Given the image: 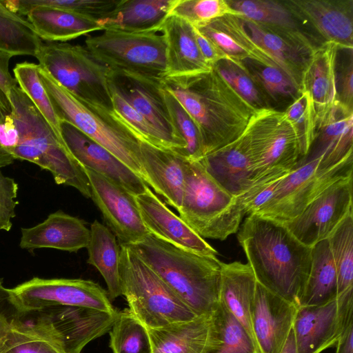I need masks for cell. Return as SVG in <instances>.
<instances>
[{"label":"cell","instance_id":"obj_13","mask_svg":"<svg viewBox=\"0 0 353 353\" xmlns=\"http://www.w3.org/2000/svg\"><path fill=\"white\" fill-rule=\"evenodd\" d=\"M9 291L10 301L19 314L57 305L88 307L110 314L117 312L107 291L90 280L34 277Z\"/></svg>","mask_w":353,"mask_h":353},{"label":"cell","instance_id":"obj_17","mask_svg":"<svg viewBox=\"0 0 353 353\" xmlns=\"http://www.w3.org/2000/svg\"><path fill=\"white\" fill-rule=\"evenodd\" d=\"M85 170L91 199L120 244H134L148 236L150 232L143 222L135 196L103 175L89 168Z\"/></svg>","mask_w":353,"mask_h":353},{"label":"cell","instance_id":"obj_51","mask_svg":"<svg viewBox=\"0 0 353 353\" xmlns=\"http://www.w3.org/2000/svg\"><path fill=\"white\" fill-rule=\"evenodd\" d=\"M19 185L14 179L5 176L0 170V230L8 232L16 216V200Z\"/></svg>","mask_w":353,"mask_h":353},{"label":"cell","instance_id":"obj_19","mask_svg":"<svg viewBox=\"0 0 353 353\" xmlns=\"http://www.w3.org/2000/svg\"><path fill=\"white\" fill-rule=\"evenodd\" d=\"M352 139L353 110L336 101L316 112L314 141L298 165L322 157L320 168L328 170L352 156Z\"/></svg>","mask_w":353,"mask_h":353},{"label":"cell","instance_id":"obj_53","mask_svg":"<svg viewBox=\"0 0 353 353\" xmlns=\"http://www.w3.org/2000/svg\"><path fill=\"white\" fill-rule=\"evenodd\" d=\"M193 30L200 52L209 65L213 66L221 60H229L227 56L210 39L203 34L199 29L193 27Z\"/></svg>","mask_w":353,"mask_h":353},{"label":"cell","instance_id":"obj_42","mask_svg":"<svg viewBox=\"0 0 353 353\" xmlns=\"http://www.w3.org/2000/svg\"><path fill=\"white\" fill-rule=\"evenodd\" d=\"M241 17L256 23L299 30L295 16L288 6L273 0H227Z\"/></svg>","mask_w":353,"mask_h":353},{"label":"cell","instance_id":"obj_12","mask_svg":"<svg viewBox=\"0 0 353 353\" xmlns=\"http://www.w3.org/2000/svg\"><path fill=\"white\" fill-rule=\"evenodd\" d=\"M19 314L63 353H81L88 343L110 330L118 312L110 314L88 307L57 305Z\"/></svg>","mask_w":353,"mask_h":353},{"label":"cell","instance_id":"obj_45","mask_svg":"<svg viewBox=\"0 0 353 353\" xmlns=\"http://www.w3.org/2000/svg\"><path fill=\"white\" fill-rule=\"evenodd\" d=\"M283 113L296 134L301 161L306 156L315 136L316 112L313 101L307 92H303Z\"/></svg>","mask_w":353,"mask_h":353},{"label":"cell","instance_id":"obj_43","mask_svg":"<svg viewBox=\"0 0 353 353\" xmlns=\"http://www.w3.org/2000/svg\"><path fill=\"white\" fill-rule=\"evenodd\" d=\"M162 92L176 134L185 143L184 149L178 154L190 161L201 160L204 155L201 138L196 123L170 92L163 87Z\"/></svg>","mask_w":353,"mask_h":353},{"label":"cell","instance_id":"obj_37","mask_svg":"<svg viewBox=\"0 0 353 353\" xmlns=\"http://www.w3.org/2000/svg\"><path fill=\"white\" fill-rule=\"evenodd\" d=\"M0 353H63L50 340L23 322L16 310L0 336Z\"/></svg>","mask_w":353,"mask_h":353},{"label":"cell","instance_id":"obj_10","mask_svg":"<svg viewBox=\"0 0 353 353\" xmlns=\"http://www.w3.org/2000/svg\"><path fill=\"white\" fill-rule=\"evenodd\" d=\"M250 137L254 183L284 175L301 160L296 134L283 112L272 108L260 109L251 118Z\"/></svg>","mask_w":353,"mask_h":353},{"label":"cell","instance_id":"obj_23","mask_svg":"<svg viewBox=\"0 0 353 353\" xmlns=\"http://www.w3.org/2000/svg\"><path fill=\"white\" fill-rule=\"evenodd\" d=\"M285 3L295 16L307 19L339 50L353 49L352 0H291Z\"/></svg>","mask_w":353,"mask_h":353},{"label":"cell","instance_id":"obj_22","mask_svg":"<svg viewBox=\"0 0 353 353\" xmlns=\"http://www.w3.org/2000/svg\"><path fill=\"white\" fill-rule=\"evenodd\" d=\"M143 222L150 234L183 249L216 256L217 251L161 201L149 187L135 196Z\"/></svg>","mask_w":353,"mask_h":353},{"label":"cell","instance_id":"obj_11","mask_svg":"<svg viewBox=\"0 0 353 353\" xmlns=\"http://www.w3.org/2000/svg\"><path fill=\"white\" fill-rule=\"evenodd\" d=\"M321 159L298 165L279 181L271 198L253 214L287 222L300 214L332 183L352 176V156L328 170L320 168Z\"/></svg>","mask_w":353,"mask_h":353},{"label":"cell","instance_id":"obj_4","mask_svg":"<svg viewBox=\"0 0 353 353\" xmlns=\"http://www.w3.org/2000/svg\"><path fill=\"white\" fill-rule=\"evenodd\" d=\"M40 80L60 121L72 124L104 147L147 184L141 139L114 111L76 97L39 65Z\"/></svg>","mask_w":353,"mask_h":353},{"label":"cell","instance_id":"obj_18","mask_svg":"<svg viewBox=\"0 0 353 353\" xmlns=\"http://www.w3.org/2000/svg\"><path fill=\"white\" fill-rule=\"evenodd\" d=\"M241 18L252 39L271 57L301 92L303 74L317 46L301 30L284 29Z\"/></svg>","mask_w":353,"mask_h":353},{"label":"cell","instance_id":"obj_9","mask_svg":"<svg viewBox=\"0 0 353 353\" xmlns=\"http://www.w3.org/2000/svg\"><path fill=\"white\" fill-rule=\"evenodd\" d=\"M85 46L108 70L155 79L166 76L165 42L159 32H134L108 28L88 37Z\"/></svg>","mask_w":353,"mask_h":353},{"label":"cell","instance_id":"obj_26","mask_svg":"<svg viewBox=\"0 0 353 353\" xmlns=\"http://www.w3.org/2000/svg\"><path fill=\"white\" fill-rule=\"evenodd\" d=\"M141 154L147 185L179 211L184 188L185 158L172 150L155 146L142 139Z\"/></svg>","mask_w":353,"mask_h":353},{"label":"cell","instance_id":"obj_55","mask_svg":"<svg viewBox=\"0 0 353 353\" xmlns=\"http://www.w3.org/2000/svg\"><path fill=\"white\" fill-rule=\"evenodd\" d=\"M14 308L10 299L9 288H6L0 279V336L3 330L6 322Z\"/></svg>","mask_w":353,"mask_h":353},{"label":"cell","instance_id":"obj_40","mask_svg":"<svg viewBox=\"0 0 353 353\" xmlns=\"http://www.w3.org/2000/svg\"><path fill=\"white\" fill-rule=\"evenodd\" d=\"M327 240L336 269L339 295L353 288V210Z\"/></svg>","mask_w":353,"mask_h":353},{"label":"cell","instance_id":"obj_31","mask_svg":"<svg viewBox=\"0 0 353 353\" xmlns=\"http://www.w3.org/2000/svg\"><path fill=\"white\" fill-rule=\"evenodd\" d=\"M210 315L184 322L148 329L152 353H207Z\"/></svg>","mask_w":353,"mask_h":353},{"label":"cell","instance_id":"obj_2","mask_svg":"<svg viewBox=\"0 0 353 353\" xmlns=\"http://www.w3.org/2000/svg\"><path fill=\"white\" fill-rule=\"evenodd\" d=\"M161 85L179 100L194 120L204 157L237 139L258 110L214 66L204 72L166 77L161 80Z\"/></svg>","mask_w":353,"mask_h":353},{"label":"cell","instance_id":"obj_5","mask_svg":"<svg viewBox=\"0 0 353 353\" xmlns=\"http://www.w3.org/2000/svg\"><path fill=\"white\" fill-rule=\"evenodd\" d=\"M19 132L15 160L28 161L49 171L59 185L74 188L91 198L85 168L77 161L65 143L55 134L28 96L17 85L8 99Z\"/></svg>","mask_w":353,"mask_h":353},{"label":"cell","instance_id":"obj_28","mask_svg":"<svg viewBox=\"0 0 353 353\" xmlns=\"http://www.w3.org/2000/svg\"><path fill=\"white\" fill-rule=\"evenodd\" d=\"M199 30L210 39L230 61L244 70L242 63L248 59L279 68L271 57L252 39L240 17L226 15Z\"/></svg>","mask_w":353,"mask_h":353},{"label":"cell","instance_id":"obj_16","mask_svg":"<svg viewBox=\"0 0 353 353\" xmlns=\"http://www.w3.org/2000/svg\"><path fill=\"white\" fill-rule=\"evenodd\" d=\"M108 81L110 88L154 126L169 149L177 154L184 149L185 143L176 134L164 101L161 80L108 70Z\"/></svg>","mask_w":353,"mask_h":353},{"label":"cell","instance_id":"obj_52","mask_svg":"<svg viewBox=\"0 0 353 353\" xmlns=\"http://www.w3.org/2000/svg\"><path fill=\"white\" fill-rule=\"evenodd\" d=\"M338 101L353 110V59L350 58L339 74L336 73Z\"/></svg>","mask_w":353,"mask_h":353},{"label":"cell","instance_id":"obj_29","mask_svg":"<svg viewBox=\"0 0 353 353\" xmlns=\"http://www.w3.org/2000/svg\"><path fill=\"white\" fill-rule=\"evenodd\" d=\"M256 283L254 274L248 263L221 262L220 301L242 324L254 341L251 314Z\"/></svg>","mask_w":353,"mask_h":353},{"label":"cell","instance_id":"obj_33","mask_svg":"<svg viewBox=\"0 0 353 353\" xmlns=\"http://www.w3.org/2000/svg\"><path fill=\"white\" fill-rule=\"evenodd\" d=\"M37 35L49 42H64L95 31H102L95 21L65 10L38 6L26 15Z\"/></svg>","mask_w":353,"mask_h":353},{"label":"cell","instance_id":"obj_24","mask_svg":"<svg viewBox=\"0 0 353 353\" xmlns=\"http://www.w3.org/2000/svg\"><path fill=\"white\" fill-rule=\"evenodd\" d=\"M199 161L216 182L236 198L253 184L254 176L247 128L237 139Z\"/></svg>","mask_w":353,"mask_h":353},{"label":"cell","instance_id":"obj_54","mask_svg":"<svg viewBox=\"0 0 353 353\" xmlns=\"http://www.w3.org/2000/svg\"><path fill=\"white\" fill-rule=\"evenodd\" d=\"M14 55L10 52L0 49V92L7 99L12 89L17 86V82L10 74L8 66L10 59Z\"/></svg>","mask_w":353,"mask_h":353},{"label":"cell","instance_id":"obj_20","mask_svg":"<svg viewBox=\"0 0 353 353\" xmlns=\"http://www.w3.org/2000/svg\"><path fill=\"white\" fill-rule=\"evenodd\" d=\"M61 136L72 155L89 168L121 185L134 196L149 187L110 151L65 121L60 123Z\"/></svg>","mask_w":353,"mask_h":353},{"label":"cell","instance_id":"obj_1","mask_svg":"<svg viewBox=\"0 0 353 353\" xmlns=\"http://www.w3.org/2000/svg\"><path fill=\"white\" fill-rule=\"evenodd\" d=\"M237 232L256 281L299 307L312 247L302 243L283 223L256 214L248 215Z\"/></svg>","mask_w":353,"mask_h":353},{"label":"cell","instance_id":"obj_58","mask_svg":"<svg viewBox=\"0 0 353 353\" xmlns=\"http://www.w3.org/2000/svg\"><path fill=\"white\" fill-rule=\"evenodd\" d=\"M0 17L14 19L16 21H26L23 17L10 12L6 7H4L0 2Z\"/></svg>","mask_w":353,"mask_h":353},{"label":"cell","instance_id":"obj_21","mask_svg":"<svg viewBox=\"0 0 353 353\" xmlns=\"http://www.w3.org/2000/svg\"><path fill=\"white\" fill-rule=\"evenodd\" d=\"M299 307L256 283L252 327L260 353H280Z\"/></svg>","mask_w":353,"mask_h":353},{"label":"cell","instance_id":"obj_34","mask_svg":"<svg viewBox=\"0 0 353 353\" xmlns=\"http://www.w3.org/2000/svg\"><path fill=\"white\" fill-rule=\"evenodd\" d=\"M88 263L95 267L106 283L110 301L121 295L119 262L120 246L113 232L94 220L90 225Z\"/></svg>","mask_w":353,"mask_h":353},{"label":"cell","instance_id":"obj_35","mask_svg":"<svg viewBox=\"0 0 353 353\" xmlns=\"http://www.w3.org/2000/svg\"><path fill=\"white\" fill-rule=\"evenodd\" d=\"M338 296L336 269L326 239L318 242L312 248L311 267L301 306L321 305Z\"/></svg>","mask_w":353,"mask_h":353},{"label":"cell","instance_id":"obj_49","mask_svg":"<svg viewBox=\"0 0 353 353\" xmlns=\"http://www.w3.org/2000/svg\"><path fill=\"white\" fill-rule=\"evenodd\" d=\"M114 110L135 131L141 139L169 149L154 126L123 97L110 88Z\"/></svg>","mask_w":353,"mask_h":353},{"label":"cell","instance_id":"obj_7","mask_svg":"<svg viewBox=\"0 0 353 353\" xmlns=\"http://www.w3.org/2000/svg\"><path fill=\"white\" fill-rule=\"evenodd\" d=\"M180 217L203 239L223 241L235 234L245 216L238 199L222 188L199 161H184Z\"/></svg>","mask_w":353,"mask_h":353},{"label":"cell","instance_id":"obj_15","mask_svg":"<svg viewBox=\"0 0 353 353\" xmlns=\"http://www.w3.org/2000/svg\"><path fill=\"white\" fill-rule=\"evenodd\" d=\"M352 181V176L332 183L300 214L281 223L308 247L327 239L353 210Z\"/></svg>","mask_w":353,"mask_h":353},{"label":"cell","instance_id":"obj_44","mask_svg":"<svg viewBox=\"0 0 353 353\" xmlns=\"http://www.w3.org/2000/svg\"><path fill=\"white\" fill-rule=\"evenodd\" d=\"M170 14L183 19L196 29L226 15L241 17L227 0H174Z\"/></svg>","mask_w":353,"mask_h":353},{"label":"cell","instance_id":"obj_50","mask_svg":"<svg viewBox=\"0 0 353 353\" xmlns=\"http://www.w3.org/2000/svg\"><path fill=\"white\" fill-rule=\"evenodd\" d=\"M19 139L11 105L0 92V170L15 161L14 152Z\"/></svg>","mask_w":353,"mask_h":353},{"label":"cell","instance_id":"obj_14","mask_svg":"<svg viewBox=\"0 0 353 353\" xmlns=\"http://www.w3.org/2000/svg\"><path fill=\"white\" fill-rule=\"evenodd\" d=\"M353 325V288L334 300L298 308L292 329L297 353H321L336 343Z\"/></svg>","mask_w":353,"mask_h":353},{"label":"cell","instance_id":"obj_27","mask_svg":"<svg viewBox=\"0 0 353 353\" xmlns=\"http://www.w3.org/2000/svg\"><path fill=\"white\" fill-rule=\"evenodd\" d=\"M166 49V77L209 71L212 66L203 57L198 48L193 27L183 19L169 14L160 28Z\"/></svg>","mask_w":353,"mask_h":353},{"label":"cell","instance_id":"obj_8","mask_svg":"<svg viewBox=\"0 0 353 353\" xmlns=\"http://www.w3.org/2000/svg\"><path fill=\"white\" fill-rule=\"evenodd\" d=\"M34 57L41 67L76 97L114 110L108 69L85 46L42 42Z\"/></svg>","mask_w":353,"mask_h":353},{"label":"cell","instance_id":"obj_25","mask_svg":"<svg viewBox=\"0 0 353 353\" xmlns=\"http://www.w3.org/2000/svg\"><path fill=\"white\" fill-rule=\"evenodd\" d=\"M19 246L25 250L54 248L77 252L88 247L90 230L79 218L58 210L41 223L23 228Z\"/></svg>","mask_w":353,"mask_h":353},{"label":"cell","instance_id":"obj_30","mask_svg":"<svg viewBox=\"0 0 353 353\" xmlns=\"http://www.w3.org/2000/svg\"><path fill=\"white\" fill-rule=\"evenodd\" d=\"M338 50L335 45L327 42L317 46L303 74L300 93L305 92L310 95L316 112L338 101L336 86Z\"/></svg>","mask_w":353,"mask_h":353},{"label":"cell","instance_id":"obj_41","mask_svg":"<svg viewBox=\"0 0 353 353\" xmlns=\"http://www.w3.org/2000/svg\"><path fill=\"white\" fill-rule=\"evenodd\" d=\"M13 72L19 87L32 102L57 137L63 141L61 132V121L40 80L39 65L28 62L19 63L15 65Z\"/></svg>","mask_w":353,"mask_h":353},{"label":"cell","instance_id":"obj_32","mask_svg":"<svg viewBox=\"0 0 353 353\" xmlns=\"http://www.w3.org/2000/svg\"><path fill=\"white\" fill-rule=\"evenodd\" d=\"M174 0H119L111 15L100 23L108 28L134 32H160Z\"/></svg>","mask_w":353,"mask_h":353},{"label":"cell","instance_id":"obj_48","mask_svg":"<svg viewBox=\"0 0 353 353\" xmlns=\"http://www.w3.org/2000/svg\"><path fill=\"white\" fill-rule=\"evenodd\" d=\"M221 77L248 103L257 110L271 108L259 85L243 69L229 60L213 65Z\"/></svg>","mask_w":353,"mask_h":353},{"label":"cell","instance_id":"obj_57","mask_svg":"<svg viewBox=\"0 0 353 353\" xmlns=\"http://www.w3.org/2000/svg\"><path fill=\"white\" fill-rule=\"evenodd\" d=\"M280 353H297L295 337L292 328Z\"/></svg>","mask_w":353,"mask_h":353},{"label":"cell","instance_id":"obj_47","mask_svg":"<svg viewBox=\"0 0 353 353\" xmlns=\"http://www.w3.org/2000/svg\"><path fill=\"white\" fill-rule=\"evenodd\" d=\"M42 41L27 20L0 17V49L16 55L35 56Z\"/></svg>","mask_w":353,"mask_h":353},{"label":"cell","instance_id":"obj_36","mask_svg":"<svg viewBox=\"0 0 353 353\" xmlns=\"http://www.w3.org/2000/svg\"><path fill=\"white\" fill-rule=\"evenodd\" d=\"M207 353H260L247 330L221 301L210 314Z\"/></svg>","mask_w":353,"mask_h":353},{"label":"cell","instance_id":"obj_38","mask_svg":"<svg viewBox=\"0 0 353 353\" xmlns=\"http://www.w3.org/2000/svg\"><path fill=\"white\" fill-rule=\"evenodd\" d=\"M119 0H12L10 10L22 17L33 8L49 7L72 12L99 24L108 19Z\"/></svg>","mask_w":353,"mask_h":353},{"label":"cell","instance_id":"obj_39","mask_svg":"<svg viewBox=\"0 0 353 353\" xmlns=\"http://www.w3.org/2000/svg\"><path fill=\"white\" fill-rule=\"evenodd\" d=\"M109 333L113 353H152L148 329L128 308L118 312Z\"/></svg>","mask_w":353,"mask_h":353},{"label":"cell","instance_id":"obj_3","mask_svg":"<svg viewBox=\"0 0 353 353\" xmlns=\"http://www.w3.org/2000/svg\"><path fill=\"white\" fill-rule=\"evenodd\" d=\"M127 245V244H126ZM197 315H210L220 302L221 261L150 234L128 245Z\"/></svg>","mask_w":353,"mask_h":353},{"label":"cell","instance_id":"obj_56","mask_svg":"<svg viewBox=\"0 0 353 353\" xmlns=\"http://www.w3.org/2000/svg\"><path fill=\"white\" fill-rule=\"evenodd\" d=\"M336 345L335 353H353V325L346 330Z\"/></svg>","mask_w":353,"mask_h":353},{"label":"cell","instance_id":"obj_46","mask_svg":"<svg viewBox=\"0 0 353 353\" xmlns=\"http://www.w3.org/2000/svg\"><path fill=\"white\" fill-rule=\"evenodd\" d=\"M242 64L256 83L274 100L295 99L300 94L294 83L279 68L250 59L244 61Z\"/></svg>","mask_w":353,"mask_h":353},{"label":"cell","instance_id":"obj_6","mask_svg":"<svg viewBox=\"0 0 353 353\" xmlns=\"http://www.w3.org/2000/svg\"><path fill=\"white\" fill-rule=\"evenodd\" d=\"M119 274L129 310L147 329L198 316L126 244H120Z\"/></svg>","mask_w":353,"mask_h":353}]
</instances>
